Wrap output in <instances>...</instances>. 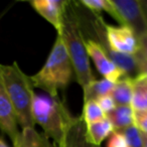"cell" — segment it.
Listing matches in <instances>:
<instances>
[{"mask_svg": "<svg viewBox=\"0 0 147 147\" xmlns=\"http://www.w3.org/2000/svg\"><path fill=\"white\" fill-rule=\"evenodd\" d=\"M115 87V83H112L106 79L102 80H95L89 86L83 90V98L84 102L87 101H97L101 97L111 95L113 89Z\"/></svg>", "mask_w": 147, "mask_h": 147, "instance_id": "cell-16", "label": "cell"}, {"mask_svg": "<svg viewBox=\"0 0 147 147\" xmlns=\"http://www.w3.org/2000/svg\"><path fill=\"white\" fill-rule=\"evenodd\" d=\"M13 147H53V145L43 133L40 134L34 128H24L20 131Z\"/></svg>", "mask_w": 147, "mask_h": 147, "instance_id": "cell-11", "label": "cell"}, {"mask_svg": "<svg viewBox=\"0 0 147 147\" xmlns=\"http://www.w3.org/2000/svg\"><path fill=\"white\" fill-rule=\"evenodd\" d=\"M73 75L71 59L63 39L57 35L43 67L30 79L33 87L43 90L51 97H57L59 90H65L69 86Z\"/></svg>", "mask_w": 147, "mask_h": 147, "instance_id": "cell-3", "label": "cell"}, {"mask_svg": "<svg viewBox=\"0 0 147 147\" xmlns=\"http://www.w3.org/2000/svg\"><path fill=\"white\" fill-rule=\"evenodd\" d=\"M134 121L141 132L147 133V111H134Z\"/></svg>", "mask_w": 147, "mask_h": 147, "instance_id": "cell-21", "label": "cell"}, {"mask_svg": "<svg viewBox=\"0 0 147 147\" xmlns=\"http://www.w3.org/2000/svg\"><path fill=\"white\" fill-rule=\"evenodd\" d=\"M31 6L39 15L49 21L59 32L61 28V15L65 1L63 0H34L30 2Z\"/></svg>", "mask_w": 147, "mask_h": 147, "instance_id": "cell-9", "label": "cell"}, {"mask_svg": "<svg viewBox=\"0 0 147 147\" xmlns=\"http://www.w3.org/2000/svg\"><path fill=\"white\" fill-rule=\"evenodd\" d=\"M35 124L43 129V134L59 147H63L73 115L59 97L35 95L32 105Z\"/></svg>", "mask_w": 147, "mask_h": 147, "instance_id": "cell-4", "label": "cell"}, {"mask_svg": "<svg viewBox=\"0 0 147 147\" xmlns=\"http://www.w3.org/2000/svg\"><path fill=\"white\" fill-rule=\"evenodd\" d=\"M0 81L11 101L18 124L24 128H34L32 105L35 94L33 84L16 61L12 65H0Z\"/></svg>", "mask_w": 147, "mask_h": 147, "instance_id": "cell-2", "label": "cell"}, {"mask_svg": "<svg viewBox=\"0 0 147 147\" xmlns=\"http://www.w3.org/2000/svg\"><path fill=\"white\" fill-rule=\"evenodd\" d=\"M17 117L11 101L0 81V129L10 137L12 144L17 140L20 131L17 128Z\"/></svg>", "mask_w": 147, "mask_h": 147, "instance_id": "cell-8", "label": "cell"}, {"mask_svg": "<svg viewBox=\"0 0 147 147\" xmlns=\"http://www.w3.org/2000/svg\"><path fill=\"white\" fill-rule=\"evenodd\" d=\"M85 47L89 57L92 59L97 69L104 79L112 83H117L119 80L126 77L122 69H119L116 63L109 59L105 51L97 41L89 37H85Z\"/></svg>", "mask_w": 147, "mask_h": 147, "instance_id": "cell-6", "label": "cell"}, {"mask_svg": "<svg viewBox=\"0 0 147 147\" xmlns=\"http://www.w3.org/2000/svg\"><path fill=\"white\" fill-rule=\"evenodd\" d=\"M63 147H101L95 145L88 138L87 124L82 115L74 116L67 130Z\"/></svg>", "mask_w": 147, "mask_h": 147, "instance_id": "cell-10", "label": "cell"}, {"mask_svg": "<svg viewBox=\"0 0 147 147\" xmlns=\"http://www.w3.org/2000/svg\"><path fill=\"white\" fill-rule=\"evenodd\" d=\"M106 38L110 49L124 55H135L138 51V40L130 27L126 25L113 26L106 23Z\"/></svg>", "mask_w": 147, "mask_h": 147, "instance_id": "cell-7", "label": "cell"}, {"mask_svg": "<svg viewBox=\"0 0 147 147\" xmlns=\"http://www.w3.org/2000/svg\"><path fill=\"white\" fill-rule=\"evenodd\" d=\"M137 40H138L139 49L136 55H138L139 57L144 59L145 61H147V33L142 35V36L138 37Z\"/></svg>", "mask_w": 147, "mask_h": 147, "instance_id": "cell-22", "label": "cell"}, {"mask_svg": "<svg viewBox=\"0 0 147 147\" xmlns=\"http://www.w3.org/2000/svg\"><path fill=\"white\" fill-rule=\"evenodd\" d=\"M141 136H142V140H143V146L147 147V133L141 132Z\"/></svg>", "mask_w": 147, "mask_h": 147, "instance_id": "cell-24", "label": "cell"}, {"mask_svg": "<svg viewBox=\"0 0 147 147\" xmlns=\"http://www.w3.org/2000/svg\"><path fill=\"white\" fill-rule=\"evenodd\" d=\"M96 102L98 103V105L103 110V112L106 114V116H107V114L112 112V111L116 108V103H115L114 99L112 98L111 95H107V96L101 97V98H99Z\"/></svg>", "mask_w": 147, "mask_h": 147, "instance_id": "cell-20", "label": "cell"}, {"mask_svg": "<svg viewBox=\"0 0 147 147\" xmlns=\"http://www.w3.org/2000/svg\"><path fill=\"white\" fill-rule=\"evenodd\" d=\"M121 132L126 138L129 147H144L143 146L142 136H141V131L135 125H132V126L124 129Z\"/></svg>", "mask_w": 147, "mask_h": 147, "instance_id": "cell-18", "label": "cell"}, {"mask_svg": "<svg viewBox=\"0 0 147 147\" xmlns=\"http://www.w3.org/2000/svg\"><path fill=\"white\" fill-rule=\"evenodd\" d=\"M133 82V97L131 107L134 111H147V77L139 75Z\"/></svg>", "mask_w": 147, "mask_h": 147, "instance_id": "cell-13", "label": "cell"}, {"mask_svg": "<svg viewBox=\"0 0 147 147\" xmlns=\"http://www.w3.org/2000/svg\"><path fill=\"white\" fill-rule=\"evenodd\" d=\"M53 147H59V146H57V145H55V143H53Z\"/></svg>", "mask_w": 147, "mask_h": 147, "instance_id": "cell-26", "label": "cell"}, {"mask_svg": "<svg viewBox=\"0 0 147 147\" xmlns=\"http://www.w3.org/2000/svg\"><path fill=\"white\" fill-rule=\"evenodd\" d=\"M57 35L61 37L67 49L77 82L84 90L96 79L91 69L90 59L85 47V36L75 1H65L61 15V28Z\"/></svg>", "mask_w": 147, "mask_h": 147, "instance_id": "cell-1", "label": "cell"}, {"mask_svg": "<svg viewBox=\"0 0 147 147\" xmlns=\"http://www.w3.org/2000/svg\"><path fill=\"white\" fill-rule=\"evenodd\" d=\"M0 147H9V146L2 140V139L0 138Z\"/></svg>", "mask_w": 147, "mask_h": 147, "instance_id": "cell-25", "label": "cell"}, {"mask_svg": "<svg viewBox=\"0 0 147 147\" xmlns=\"http://www.w3.org/2000/svg\"><path fill=\"white\" fill-rule=\"evenodd\" d=\"M111 96L114 99L116 106H131L133 97L132 79L124 77L115 83Z\"/></svg>", "mask_w": 147, "mask_h": 147, "instance_id": "cell-15", "label": "cell"}, {"mask_svg": "<svg viewBox=\"0 0 147 147\" xmlns=\"http://www.w3.org/2000/svg\"><path fill=\"white\" fill-rule=\"evenodd\" d=\"M107 147H129V145L121 131H114L109 137Z\"/></svg>", "mask_w": 147, "mask_h": 147, "instance_id": "cell-19", "label": "cell"}, {"mask_svg": "<svg viewBox=\"0 0 147 147\" xmlns=\"http://www.w3.org/2000/svg\"><path fill=\"white\" fill-rule=\"evenodd\" d=\"M107 118L112 123L114 131H122L135 125L134 110L131 106H116V108L107 114Z\"/></svg>", "mask_w": 147, "mask_h": 147, "instance_id": "cell-12", "label": "cell"}, {"mask_svg": "<svg viewBox=\"0 0 147 147\" xmlns=\"http://www.w3.org/2000/svg\"><path fill=\"white\" fill-rule=\"evenodd\" d=\"M82 116L87 125L98 122V121L102 120V119L107 117L106 114L103 112V110L98 105V103L93 100L84 102V108H83Z\"/></svg>", "mask_w": 147, "mask_h": 147, "instance_id": "cell-17", "label": "cell"}, {"mask_svg": "<svg viewBox=\"0 0 147 147\" xmlns=\"http://www.w3.org/2000/svg\"><path fill=\"white\" fill-rule=\"evenodd\" d=\"M112 3L120 18V25L130 27L137 38L146 34L147 21L139 0H118Z\"/></svg>", "mask_w": 147, "mask_h": 147, "instance_id": "cell-5", "label": "cell"}, {"mask_svg": "<svg viewBox=\"0 0 147 147\" xmlns=\"http://www.w3.org/2000/svg\"><path fill=\"white\" fill-rule=\"evenodd\" d=\"M139 3H140L141 8H142L143 13H144L145 19L147 21V0H139Z\"/></svg>", "mask_w": 147, "mask_h": 147, "instance_id": "cell-23", "label": "cell"}, {"mask_svg": "<svg viewBox=\"0 0 147 147\" xmlns=\"http://www.w3.org/2000/svg\"><path fill=\"white\" fill-rule=\"evenodd\" d=\"M113 132H114L113 125L107 117L98 122L87 125V135L89 140L98 146H100L101 143Z\"/></svg>", "mask_w": 147, "mask_h": 147, "instance_id": "cell-14", "label": "cell"}]
</instances>
